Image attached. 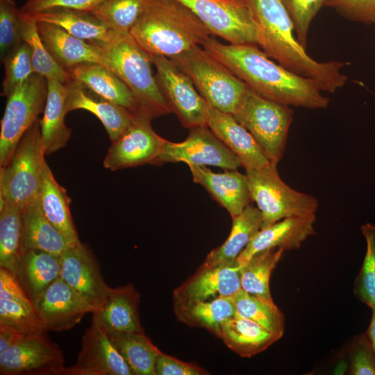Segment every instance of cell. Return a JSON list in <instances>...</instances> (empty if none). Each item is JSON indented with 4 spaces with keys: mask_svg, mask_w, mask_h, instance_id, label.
I'll return each instance as SVG.
<instances>
[{
    "mask_svg": "<svg viewBox=\"0 0 375 375\" xmlns=\"http://www.w3.org/2000/svg\"><path fill=\"white\" fill-rule=\"evenodd\" d=\"M0 325L23 335L47 331L35 303L18 284L14 274L3 267H0Z\"/></svg>",
    "mask_w": 375,
    "mask_h": 375,
    "instance_id": "19",
    "label": "cell"
},
{
    "mask_svg": "<svg viewBox=\"0 0 375 375\" xmlns=\"http://www.w3.org/2000/svg\"><path fill=\"white\" fill-rule=\"evenodd\" d=\"M64 375H133L108 335L96 324L85 331L74 365Z\"/></svg>",
    "mask_w": 375,
    "mask_h": 375,
    "instance_id": "16",
    "label": "cell"
},
{
    "mask_svg": "<svg viewBox=\"0 0 375 375\" xmlns=\"http://www.w3.org/2000/svg\"><path fill=\"white\" fill-rule=\"evenodd\" d=\"M99 47L112 71L128 88L140 110L153 118L171 112L153 74L151 56L129 33L114 32L111 38Z\"/></svg>",
    "mask_w": 375,
    "mask_h": 375,
    "instance_id": "4",
    "label": "cell"
},
{
    "mask_svg": "<svg viewBox=\"0 0 375 375\" xmlns=\"http://www.w3.org/2000/svg\"><path fill=\"white\" fill-rule=\"evenodd\" d=\"M360 231L366 240V253L355 281L354 292L372 308L375 306V226L366 223Z\"/></svg>",
    "mask_w": 375,
    "mask_h": 375,
    "instance_id": "42",
    "label": "cell"
},
{
    "mask_svg": "<svg viewBox=\"0 0 375 375\" xmlns=\"http://www.w3.org/2000/svg\"><path fill=\"white\" fill-rule=\"evenodd\" d=\"M104 0H27L19 8L24 15H32L51 8H67L91 12Z\"/></svg>",
    "mask_w": 375,
    "mask_h": 375,
    "instance_id": "47",
    "label": "cell"
},
{
    "mask_svg": "<svg viewBox=\"0 0 375 375\" xmlns=\"http://www.w3.org/2000/svg\"><path fill=\"white\" fill-rule=\"evenodd\" d=\"M160 92L182 126L191 129L207 126L208 104L190 78L167 57L151 56Z\"/></svg>",
    "mask_w": 375,
    "mask_h": 375,
    "instance_id": "11",
    "label": "cell"
},
{
    "mask_svg": "<svg viewBox=\"0 0 375 375\" xmlns=\"http://www.w3.org/2000/svg\"><path fill=\"white\" fill-rule=\"evenodd\" d=\"M190 130L186 139L181 142L165 140L160 153L151 165L182 162L188 165L215 166L224 169H237L241 166L239 158L208 126Z\"/></svg>",
    "mask_w": 375,
    "mask_h": 375,
    "instance_id": "12",
    "label": "cell"
},
{
    "mask_svg": "<svg viewBox=\"0 0 375 375\" xmlns=\"http://www.w3.org/2000/svg\"><path fill=\"white\" fill-rule=\"evenodd\" d=\"M44 155L37 119L22 137L8 164L1 167L0 210L6 203L23 208L38 198Z\"/></svg>",
    "mask_w": 375,
    "mask_h": 375,
    "instance_id": "6",
    "label": "cell"
},
{
    "mask_svg": "<svg viewBox=\"0 0 375 375\" xmlns=\"http://www.w3.org/2000/svg\"><path fill=\"white\" fill-rule=\"evenodd\" d=\"M281 337L238 314L223 323L219 335L231 350L243 358L263 351Z\"/></svg>",
    "mask_w": 375,
    "mask_h": 375,
    "instance_id": "32",
    "label": "cell"
},
{
    "mask_svg": "<svg viewBox=\"0 0 375 375\" xmlns=\"http://www.w3.org/2000/svg\"><path fill=\"white\" fill-rule=\"evenodd\" d=\"M372 319L367 331L366 333V335L370 342V344L375 354V306L372 308Z\"/></svg>",
    "mask_w": 375,
    "mask_h": 375,
    "instance_id": "50",
    "label": "cell"
},
{
    "mask_svg": "<svg viewBox=\"0 0 375 375\" xmlns=\"http://www.w3.org/2000/svg\"><path fill=\"white\" fill-rule=\"evenodd\" d=\"M232 219V227L228 237L221 246L208 254L200 269L235 262L253 238L262 228L261 212L257 207L251 204L240 215Z\"/></svg>",
    "mask_w": 375,
    "mask_h": 375,
    "instance_id": "31",
    "label": "cell"
},
{
    "mask_svg": "<svg viewBox=\"0 0 375 375\" xmlns=\"http://www.w3.org/2000/svg\"><path fill=\"white\" fill-rule=\"evenodd\" d=\"M67 71L73 79L104 99L124 107L133 113L140 110L128 88L106 66L95 62H83Z\"/></svg>",
    "mask_w": 375,
    "mask_h": 375,
    "instance_id": "27",
    "label": "cell"
},
{
    "mask_svg": "<svg viewBox=\"0 0 375 375\" xmlns=\"http://www.w3.org/2000/svg\"><path fill=\"white\" fill-rule=\"evenodd\" d=\"M31 16L37 22L58 25L71 35L96 46L106 43L115 32L88 11L56 8Z\"/></svg>",
    "mask_w": 375,
    "mask_h": 375,
    "instance_id": "33",
    "label": "cell"
},
{
    "mask_svg": "<svg viewBox=\"0 0 375 375\" xmlns=\"http://www.w3.org/2000/svg\"><path fill=\"white\" fill-rule=\"evenodd\" d=\"M38 200L47 219L72 243L80 241L70 212L71 199L45 161Z\"/></svg>",
    "mask_w": 375,
    "mask_h": 375,
    "instance_id": "29",
    "label": "cell"
},
{
    "mask_svg": "<svg viewBox=\"0 0 375 375\" xmlns=\"http://www.w3.org/2000/svg\"><path fill=\"white\" fill-rule=\"evenodd\" d=\"M175 313L183 322L205 328L218 337L223 323L237 314L231 297H224L175 303Z\"/></svg>",
    "mask_w": 375,
    "mask_h": 375,
    "instance_id": "34",
    "label": "cell"
},
{
    "mask_svg": "<svg viewBox=\"0 0 375 375\" xmlns=\"http://www.w3.org/2000/svg\"><path fill=\"white\" fill-rule=\"evenodd\" d=\"M1 60L5 74L1 95L7 98L35 72L30 48L24 41L8 52Z\"/></svg>",
    "mask_w": 375,
    "mask_h": 375,
    "instance_id": "41",
    "label": "cell"
},
{
    "mask_svg": "<svg viewBox=\"0 0 375 375\" xmlns=\"http://www.w3.org/2000/svg\"><path fill=\"white\" fill-rule=\"evenodd\" d=\"M21 12L13 0H0L1 58L23 40L20 34Z\"/></svg>",
    "mask_w": 375,
    "mask_h": 375,
    "instance_id": "44",
    "label": "cell"
},
{
    "mask_svg": "<svg viewBox=\"0 0 375 375\" xmlns=\"http://www.w3.org/2000/svg\"><path fill=\"white\" fill-rule=\"evenodd\" d=\"M23 335L17 331L0 325V354L8 350Z\"/></svg>",
    "mask_w": 375,
    "mask_h": 375,
    "instance_id": "49",
    "label": "cell"
},
{
    "mask_svg": "<svg viewBox=\"0 0 375 375\" xmlns=\"http://www.w3.org/2000/svg\"><path fill=\"white\" fill-rule=\"evenodd\" d=\"M47 331L56 332L72 328L93 308L60 276L34 303Z\"/></svg>",
    "mask_w": 375,
    "mask_h": 375,
    "instance_id": "17",
    "label": "cell"
},
{
    "mask_svg": "<svg viewBox=\"0 0 375 375\" xmlns=\"http://www.w3.org/2000/svg\"><path fill=\"white\" fill-rule=\"evenodd\" d=\"M135 375H156L155 365L162 353L143 331L108 335Z\"/></svg>",
    "mask_w": 375,
    "mask_h": 375,
    "instance_id": "35",
    "label": "cell"
},
{
    "mask_svg": "<svg viewBox=\"0 0 375 375\" xmlns=\"http://www.w3.org/2000/svg\"><path fill=\"white\" fill-rule=\"evenodd\" d=\"M156 375H203L204 369L161 353L156 362Z\"/></svg>",
    "mask_w": 375,
    "mask_h": 375,
    "instance_id": "48",
    "label": "cell"
},
{
    "mask_svg": "<svg viewBox=\"0 0 375 375\" xmlns=\"http://www.w3.org/2000/svg\"><path fill=\"white\" fill-rule=\"evenodd\" d=\"M171 58L190 78L208 104L233 115L247 85L201 46Z\"/></svg>",
    "mask_w": 375,
    "mask_h": 375,
    "instance_id": "5",
    "label": "cell"
},
{
    "mask_svg": "<svg viewBox=\"0 0 375 375\" xmlns=\"http://www.w3.org/2000/svg\"><path fill=\"white\" fill-rule=\"evenodd\" d=\"M60 277L94 309H99L110 292L94 254L81 241L60 255ZM93 311V312H94Z\"/></svg>",
    "mask_w": 375,
    "mask_h": 375,
    "instance_id": "15",
    "label": "cell"
},
{
    "mask_svg": "<svg viewBox=\"0 0 375 375\" xmlns=\"http://www.w3.org/2000/svg\"><path fill=\"white\" fill-rule=\"evenodd\" d=\"M284 251L279 248L267 249L255 254L240 266L242 289L249 294L272 300L270 276Z\"/></svg>",
    "mask_w": 375,
    "mask_h": 375,
    "instance_id": "36",
    "label": "cell"
},
{
    "mask_svg": "<svg viewBox=\"0 0 375 375\" xmlns=\"http://www.w3.org/2000/svg\"><path fill=\"white\" fill-rule=\"evenodd\" d=\"M47 80L48 94L40 120V130L45 155H49L67 144L72 131L65 122L67 113L66 85L55 78Z\"/></svg>",
    "mask_w": 375,
    "mask_h": 375,
    "instance_id": "30",
    "label": "cell"
},
{
    "mask_svg": "<svg viewBox=\"0 0 375 375\" xmlns=\"http://www.w3.org/2000/svg\"><path fill=\"white\" fill-rule=\"evenodd\" d=\"M129 33L150 56L172 58L211 35L198 17L176 0H149Z\"/></svg>",
    "mask_w": 375,
    "mask_h": 375,
    "instance_id": "3",
    "label": "cell"
},
{
    "mask_svg": "<svg viewBox=\"0 0 375 375\" xmlns=\"http://www.w3.org/2000/svg\"><path fill=\"white\" fill-rule=\"evenodd\" d=\"M258 29V47L286 69L316 81L323 91L335 92L347 76L342 69L349 62H318L298 42L291 18L280 0H242Z\"/></svg>",
    "mask_w": 375,
    "mask_h": 375,
    "instance_id": "2",
    "label": "cell"
},
{
    "mask_svg": "<svg viewBox=\"0 0 375 375\" xmlns=\"http://www.w3.org/2000/svg\"><path fill=\"white\" fill-rule=\"evenodd\" d=\"M207 126L239 158L245 170L261 169L270 163L252 135L232 114L208 105Z\"/></svg>",
    "mask_w": 375,
    "mask_h": 375,
    "instance_id": "23",
    "label": "cell"
},
{
    "mask_svg": "<svg viewBox=\"0 0 375 375\" xmlns=\"http://www.w3.org/2000/svg\"><path fill=\"white\" fill-rule=\"evenodd\" d=\"M230 297L238 315L258 323L274 333L283 336L284 315L272 299H265L249 294L242 289Z\"/></svg>",
    "mask_w": 375,
    "mask_h": 375,
    "instance_id": "39",
    "label": "cell"
},
{
    "mask_svg": "<svg viewBox=\"0 0 375 375\" xmlns=\"http://www.w3.org/2000/svg\"><path fill=\"white\" fill-rule=\"evenodd\" d=\"M293 113L289 106L267 99L248 86L233 115L252 135L269 161L278 164Z\"/></svg>",
    "mask_w": 375,
    "mask_h": 375,
    "instance_id": "7",
    "label": "cell"
},
{
    "mask_svg": "<svg viewBox=\"0 0 375 375\" xmlns=\"http://www.w3.org/2000/svg\"><path fill=\"white\" fill-rule=\"evenodd\" d=\"M188 7L212 36L230 44L258 46V29L242 0H176Z\"/></svg>",
    "mask_w": 375,
    "mask_h": 375,
    "instance_id": "10",
    "label": "cell"
},
{
    "mask_svg": "<svg viewBox=\"0 0 375 375\" xmlns=\"http://www.w3.org/2000/svg\"><path fill=\"white\" fill-rule=\"evenodd\" d=\"M153 117L140 110L129 128L112 142L104 158V168L111 171L151 165L161 151L165 139L152 128Z\"/></svg>",
    "mask_w": 375,
    "mask_h": 375,
    "instance_id": "14",
    "label": "cell"
},
{
    "mask_svg": "<svg viewBox=\"0 0 375 375\" xmlns=\"http://www.w3.org/2000/svg\"><path fill=\"white\" fill-rule=\"evenodd\" d=\"M61 349L45 333L23 335L0 354L1 375H64Z\"/></svg>",
    "mask_w": 375,
    "mask_h": 375,
    "instance_id": "13",
    "label": "cell"
},
{
    "mask_svg": "<svg viewBox=\"0 0 375 375\" xmlns=\"http://www.w3.org/2000/svg\"><path fill=\"white\" fill-rule=\"evenodd\" d=\"M37 26L45 47L65 70L83 62H95L108 67L99 47L71 35L53 24L37 22Z\"/></svg>",
    "mask_w": 375,
    "mask_h": 375,
    "instance_id": "25",
    "label": "cell"
},
{
    "mask_svg": "<svg viewBox=\"0 0 375 375\" xmlns=\"http://www.w3.org/2000/svg\"><path fill=\"white\" fill-rule=\"evenodd\" d=\"M60 256L42 250L23 251L13 272L18 284L35 303L59 276Z\"/></svg>",
    "mask_w": 375,
    "mask_h": 375,
    "instance_id": "26",
    "label": "cell"
},
{
    "mask_svg": "<svg viewBox=\"0 0 375 375\" xmlns=\"http://www.w3.org/2000/svg\"><path fill=\"white\" fill-rule=\"evenodd\" d=\"M324 6L335 9L349 20L375 24V0H326Z\"/></svg>",
    "mask_w": 375,
    "mask_h": 375,
    "instance_id": "45",
    "label": "cell"
},
{
    "mask_svg": "<svg viewBox=\"0 0 375 375\" xmlns=\"http://www.w3.org/2000/svg\"><path fill=\"white\" fill-rule=\"evenodd\" d=\"M316 214L281 219L261 228L236 259L240 266L261 251L279 248L297 249L310 236L316 233Z\"/></svg>",
    "mask_w": 375,
    "mask_h": 375,
    "instance_id": "18",
    "label": "cell"
},
{
    "mask_svg": "<svg viewBox=\"0 0 375 375\" xmlns=\"http://www.w3.org/2000/svg\"><path fill=\"white\" fill-rule=\"evenodd\" d=\"M139 301V294L133 285L111 288L104 303L92 312V322L108 335L143 331Z\"/></svg>",
    "mask_w": 375,
    "mask_h": 375,
    "instance_id": "24",
    "label": "cell"
},
{
    "mask_svg": "<svg viewBox=\"0 0 375 375\" xmlns=\"http://www.w3.org/2000/svg\"><path fill=\"white\" fill-rule=\"evenodd\" d=\"M22 252L38 249L58 256L73 245L47 219L38 198L22 209Z\"/></svg>",
    "mask_w": 375,
    "mask_h": 375,
    "instance_id": "28",
    "label": "cell"
},
{
    "mask_svg": "<svg viewBox=\"0 0 375 375\" xmlns=\"http://www.w3.org/2000/svg\"><path fill=\"white\" fill-rule=\"evenodd\" d=\"M47 80L33 73L8 97L0 131V167H6L25 132L44 112Z\"/></svg>",
    "mask_w": 375,
    "mask_h": 375,
    "instance_id": "9",
    "label": "cell"
},
{
    "mask_svg": "<svg viewBox=\"0 0 375 375\" xmlns=\"http://www.w3.org/2000/svg\"><path fill=\"white\" fill-rule=\"evenodd\" d=\"M193 181L203 187L231 217L250 205L251 197L246 174L237 169L215 173L206 167L188 165Z\"/></svg>",
    "mask_w": 375,
    "mask_h": 375,
    "instance_id": "22",
    "label": "cell"
},
{
    "mask_svg": "<svg viewBox=\"0 0 375 375\" xmlns=\"http://www.w3.org/2000/svg\"><path fill=\"white\" fill-rule=\"evenodd\" d=\"M349 374L375 375V354L366 334L360 335L353 343Z\"/></svg>",
    "mask_w": 375,
    "mask_h": 375,
    "instance_id": "46",
    "label": "cell"
},
{
    "mask_svg": "<svg viewBox=\"0 0 375 375\" xmlns=\"http://www.w3.org/2000/svg\"><path fill=\"white\" fill-rule=\"evenodd\" d=\"M277 165L245 170L251 200L262 215V228L285 218L316 214L319 206L315 197L286 184Z\"/></svg>",
    "mask_w": 375,
    "mask_h": 375,
    "instance_id": "8",
    "label": "cell"
},
{
    "mask_svg": "<svg viewBox=\"0 0 375 375\" xmlns=\"http://www.w3.org/2000/svg\"><path fill=\"white\" fill-rule=\"evenodd\" d=\"M201 46L267 99L312 110L328 106L329 99L316 81L274 62L256 44H225L210 35Z\"/></svg>",
    "mask_w": 375,
    "mask_h": 375,
    "instance_id": "1",
    "label": "cell"
},
{
    "mask_svg": "<svg viewBox=\"0 0 375 375\" xmlns=\"http://www.w3.org/2000/svg\"><path fill=\"white\" fill-rule=\"evenodd\" d=\"M66 110H85L94 115L104 126L111 142L119 138L134 119V113L96 94L72 79L65 84Z\"/></svg>",
    "mask_w": 375,
    "mask_h": 375,
    "instance_id": "20",
    "label": "cell"
},
{
    "mask_svg": "<svg viewBox=\"0 0 375 375\" xmlns=\"http://www.w3.org/2000/svg\"><path fill=\"white\" fill-rule=\"evenodd\" d=\"M293 23L296 38L306 49L310 23L326 0H280Z\"/></svg>",
    "mask_w": 375,
    "mask_h": 375,
    "instance_id": "43",
    "label": "cell"
},
{
    "mask_svg": "<svg viewBox=\"0 0 375 375\" xmlns=\"http://www.w3.org/2000/svg\"><path fill=\"white\" fill-rule=\"evenodd\" d=\"M149 0H104L91 12L115 32L129 33Z\"/></svg>",
    "mask_w": 375,
    "mask_h": 375,
    "instance_id": "40",
    "label": "cell"
},
{
    "mask_svg": "<svg viewBox=\"0 0 375 375\" xmlns=\"http://www.w3.org/2000/svg\"><path fill=\"white\" fill-rule=\"evenodd\" d=\"M20 34L29 47L35 73L47 78H55L66 84L73 78L60 67L45 47L38 33L37 22L31 15L21 13Z\"/></svg>",
    "mask_w": 375,
    "mask_h": 375,
    "instance_id": "37",
    "label": "cell"
},
{
    "mask_svg": "<svg viewBox=\"0 0 375 375\" xmlns=\"http://www.w3.org/2000/svg\"><path fill=\"white\" fill-rule=\"evenodd\" d=\"M242 289L240 266L235 261L200 269L174 292L175 303L230 297Z\"/></svg>",
    "mask_w": 375,
    "mask_h": 375,
    "instance_id": "21",
    "label": "cell"
},
{
    "mask_svg": "<svg viewBox=\"0 0 375 375\" xmlns=\"http://www.w3.org/2000/svg\"><path fill=\"white\" fill-rule=\"evenodd\" d=\"M22 209L6 203L0 210V267L12 274L22 253Z\"/></svg>",
    "mask_w": 375,
    "mask_h": 375,
    "instance_id": "38",
    "label": "cell"
}]
</instances>
